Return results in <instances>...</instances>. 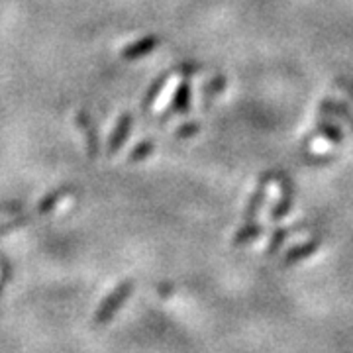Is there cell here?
<instances>
[{"instance_id": "3957f363", "label": "cell", "mask_w": 353, "mask_h": 353, "mask_svg": "<svg viewBox=\"0 0 353 353\" xmlns=\"http://www.w3.org/2000/svg\"><path fill=\"white\" fill-rule=\"evenodd\" d=\"M292 202H294L292 185H290L289 179H283V181H281V199L271 206L269 218H271L273 222H277V220H281V218H285V216L290 212V208H292Z\"/></svg>"}, {"instance_id": "52a82bcc", "label": "cell", "mask_w": 353, "mask_h": 353, "mask_svg": "<svg viewBox=\"0 0 353 353\" xmlns=\"http://www.w3.org/2000/svg\"><path fill=\"white\" fill-rule=\"evenodd\" d=\"M159 46V38L157 36H150V38H143L138 43H132L130 48L124 50V57L126 59H138V57H143L148 55L150 51H153Z\"/></svg>"}, {"instance_id": "9c48e42d", "label": "cell", "mask_w": 353, "mask_h": 353, "mask_svg": "<svg viewBox=\"0 0 353 353\" xmlns=\"http://www.w3.org/2000/svg\"><path fill=\"white\" fill-rule=\"evenodd\" d=\"M318 136H322V138L330 139V141H334V143H338L343 139V134H341V128L338 124H332L328 120H320L318 122V126H316V132Z\"/></svg>"}, {"instance_id": "2e32d148", "label": "cell", "mask_w": 353, "mask_h": 353, "mask_svg": "<svg viewBox=\"0 0 353 353\" xmlns=\"http://www.w3.org/2000/svg\"><path fill=\"white\" fill-rule=\"evenodd\" d=\"M201 130V126L196 122H189V124H183L181 128H176V138H190L194 136L196 132Z\"/></svg>"}, {"instance_id": "277c9868", "label": "cell", "mask_w": 353, "mask_h": 353, "mask_svg": "<svg viewBox=\"0 0 353 353\" xmlns=\"http://www.w3.org/2000/svg\"><path fill=\"white\" fill-rule=\"evenodd\" d=\"M318 110H320V114L328 116V118H336V116H338V118H341V120H347L353 128V112L350 110V106H347V104H343V102L326 99V101L320 102Z\"/></svg>"}, {"instance_id": "ba28073f", "label": "cell", "mask_w": 353, "mask_h": 353, "mask_svg": "<svg viewBox=\"0 0 353 353\" xmlns=\"http://www.w3.org/2000/svg\"><path fill=\"white\" fill-rule=\"evenodd\" d=\"M263 234V226L257 222H243V226L234 236V245H248L250 241L257 240Z\"/></svg>"}, {"instance_id": "5b68a950", "label": "cell", "mask_w": 353, "mask_h": 353, "mask_svg": "<svg viewBox=\"0 0 353 353\" xmlns=\"http://www.w3.org/2000/svg\"><path fill=\"white\" fill-rule=\"evenodd\" d=\"M318 240H308L301 243V245H294V248H290L289 252L285 253V259H283V263L285 265H294L299 263V261H304L306 257H310L312 253L318 252Z\"/></svg>"}, {"instance_id": "9a60e30c", "label": "cell", "mask_w": 353, "mask_h": 353, "mask_svg": "<svg viewBox=\"0 0 353 353\" xmlns=\"http://www.w3.org/2000/svg\"><path fill=\"white\" fill-rule=\"evenodd\" d=\"M152 152H153L152 141H143V143H139L134 152L130 153V159H132V161H141V159H145V157H148Z\"/></svg>"}, {"instance_id": "4fadbf2b", "label": "cell", "mask_w": 353, "mask_h": 353, "mask_svg": "<svg viewBox=\"0 0 353 353\" xmlns=\"http://www.w3.org/2000/svg\"><path fill=\"white\" fill-rule=\"evenodd\" d=\"M224 85H226V79L220 75L216 77L214 81L206 83V85H204V99L208 101V99H210V94L214 97V94H218V92H222V90H224Z\"/></svg>"}, {"instance_id": "8fae6325", "label": "cell", "mask_w": 353, "mask_h": 353, "mask_svg": "<svg viewBox=\"0 0 353 353\" xmlns=\"http://www.w3.org/2000/svg\"><path fill=\"white\" fill-rule=\"evenodd\" d=\"M167 81H169V73H163V75L155 79V83L150 87V92H148V94H145V99H143V108H150V106H152L153 101H155V99L159 97V92L163 90Z\"/></svg>"}, {"instance_id": "5bb4252c", "label": "cell", "mask_w": 353, "mask_h": 353, "mask_svg": "<svg viewBox=\"0 0 353 353\" xmlns=\"http://www.w3.org/2000/svg\"><path fill=\"white\" fill-rule=\"evenodd\" d=\"M79 124L88 130V148H90V155L94 157L97 155V138H94V134H92V128H90V122H88V116L85 114H81L79 116Z\"/></svg>"}, {"instance_id": "7a4b0ae2", "label": "cell", "mask_w": 353, "mask_h": 353, "mask_svg": "<svg viewBox=\"0 0 353 353\" xmlns=\"http://www.w3.org/2000/svg\"><path fill=\"white\" fill-rule=\"evenodd\" d=\"M273 176V173H265L259 181V185H257V189L253 190L252 199L248 201V206H245V210H243V222H253L257 214H259V210H261V206H263L265 196H267V185L271 183L269 179Z\"/></svg>"}, {"instance_id": "7c38bea8", "label": "cell", "mask_w": 353, "mask_h": 353, "mask_svg": "<svg viewBox=\"0 0 353 353\" xmlns=\"http://www.w3.org/2000/svg\"><path fill=\"white\" fill-rule=\"evenodd\" d=\"M289 230L287 228H279V230H275V234L271 236V241H269V248H267V253L271 255V253H275L281 250V245L285 243V240L289 238Z\"/></svg>"}, {"instance_id": "30bf717a", "label": "cell", "mask_w": 353, "mask_h": 353, "mask_svg": "<svg viewBox=\"0 0 353 353\" xmlns=\"http://www.w3.org/2000/svg\"><path fill=\"white\" fill-rule=\"evenodd\" d=\"M130 124H132V116H130V114H124L122 120H120V124H118V128L114 130V136L110 138V153H114L120 145H122V141H124L128 136Z\"/></svg>"}, {"instance_id": "8992f818", "label": "cell", "mask_w": 353, "mask_h": 353, "mask_svg": "<svg viewBox=\"0 0 353 353\" xmlns=\"http://www.w3.org/2000/svg\"><path fill=\"white\" fill-rule=\"evenodd\" d=\"M189 106H190V85H189V81H183V83L179 85V88H176L169 112L185 114V112H189Z\"/></svg>"}, {"instance_id": "6da1fadb", "label": "cell", "mask_w": 353, "mask_h": 353, "mask_svg": "<svg viewBox=\"0 0 353 353\" xmlns=\"http://www.w3.org/2000/svg\"><path fill=\"white\" fill-rule=\"evenodd\" d=\"M132 281H128V283H124L122 287H118V289L114 290L112 294L102 303V308L101 312L97 314V322H106L108 318H112V314L120 308V304L126 301L128 296H130V292H132Z\"/></svg>"}]
</instances>
